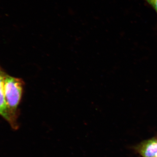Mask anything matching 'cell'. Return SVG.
<instances>
[{
  "label": "cell",
  "mask_w": 157,
  "mask_h": 157,
  "mask_svg": "<svg viewBox=\"0 0 157 157\" xmlns=\"http://www.w3.org/2000/svg\"><path fill=\"white\" fill-rule=\"evenodd\" d=\"M22 78L13 77L6 74L4 89L7 105L14 121L18 124V107L21 102L25 86Z\"/></svg>",
  "instance_id": "1"
},
{
  "label": "cell",
  "mask_w": 157,
  "mask_h": 157,
  "mask_svg": "<svg viewBox=\"0 0 157 157\" xmlns=\"http://www.w3.org/2000/svg\"><path fill=\"white\" fill-rule=\"evenodd\" d=\"M6 73L0 67V115L14 129L18 128V124L14 121L6 102L4 89V78Z\"/></svg>",
  "instance_id": "2"
},
{
  "label": "cell",
  "mask_w": 157,
  "mask_h": 157,
  "mask_svg": "<svg viewBox=\"0 0 157 157\" xmlns=\"http://www.w3.org/2000/svg\"><path fill=\"white\" fill-rule=\"evenodd\" d=\"M138 150L143 157H157V139L153 138L143 142Z\"/></svg>",
  "instance_id": "3"
},
{
  "label": "cell",
  "mask_w": 157,
  "mask_h": 157,
  "mask_svg": "<svg viewBox=\"0 0 157 157\" xmlns=\"http://www.w3.org/2000/svg\"><path fill=\"white\" fill-rule=\"evenodd\" d=\"M153 8L157 14V0H144Z\"/></svg>",
  "instance_id": "4"
},
{
  "label": "cell",
  "mask_w": 157,
  "mask_h": 157,
  "mask_svg": "<svg viewBox=\"0 0 157 157\" xmlns=\"http://www.w3.org/2000/svg\"></svg>",
  "instance_id": "5"
}]
</instances>
